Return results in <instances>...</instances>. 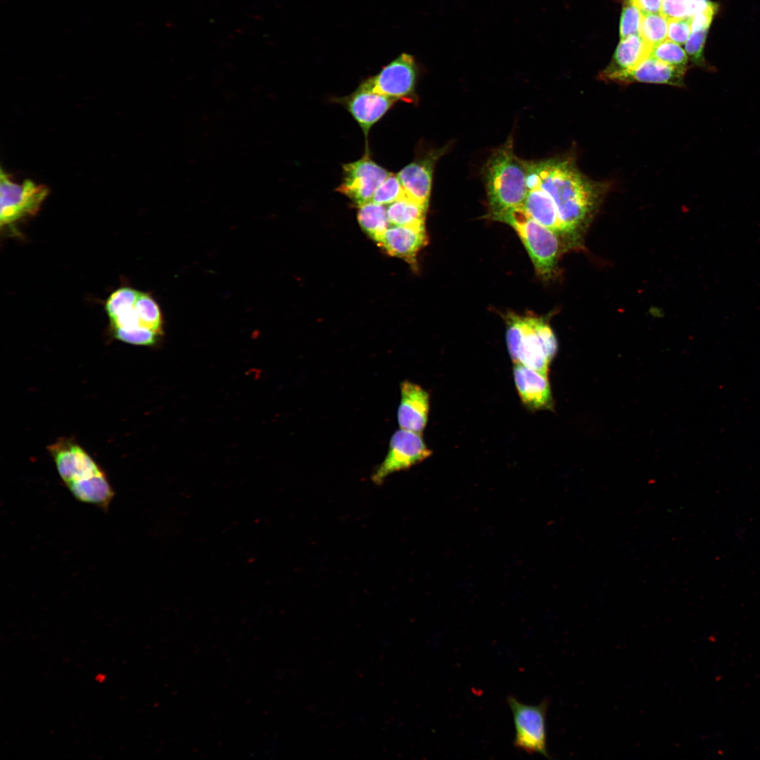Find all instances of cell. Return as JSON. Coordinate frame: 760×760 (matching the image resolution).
<instances>
[{
	"instance_id": "cell-1",
	"label": "cell",
	"mask_w": 760,
	"mask_h": 760,
	"mask_svg": "<svg viewBox=\"0 0 760 760\" xmlns=\"http://www.w3.org/2000/svg\"><path fill=\"white\" fill-rule=\"evenodd\" d=\"M528 188L539 186L552 198L566 235L574 246L595 213L605 186L588 179L569 160L551 159L526 163Z\"/></svg>"
},
{
	"instance_id": "cell-9",
	"label": "cell",
	"mask_w": 760,
	"mask_h": 760,
	"mask_svg": "<svg viewBox=\"0 0 760 760\" xmlns=\"http://www.w3.org/2000/svg\"><path fill=\"white\" fill-rule=\"evenodd\" d=\"M342 170V181L336 191L357 206L371 201L377 188L391 173L371 158L368 148L359 160L343 164Z\"/></svg>"
},
{
	"instance_id": "cell-15",
	"label": "cell",
	"mask_w": 760,
	"mask_h": 760,
	"mask_svg": "<svg viewBox=\"0 0 760 760\" xmlns=\"http://www.w3.org/2000/svg\"><path fill=\"white\" fill-rule=\"evenodd\" d=\"M400 402L397 419L400 429L422 433L429 412V394L419 385L405 380L400 383Z\"/></svg>"
},
{
	"instance_id": "cell-12",
	"label": "cell",
	"mask_w": 760,
	"mask_h": 760,
	"mask_svg": "<svg viewBox=\"0 0 760 760\" xmlns=\"http://www.w3.org/2000/svg\"><path fill=\"white\" fill-rule=\"evenodd\" d=\"M444 149L433 150L414 159L398 174L405 195L428 207L435 164Z\"/></svg>"
},
{
	"instance_id": "cell-24",
	"label": "cell",
	"mask_w": 760,
	"mask_h": 760,
	"mask_svg": "<svg viewBox=\"0 0 760 760\" xmlns=\"http://www.w3.org/2000/svg\"><path fill=\"white\" fill-rule=\"evenodd\" d=\"M709 0H663L660 12L667 19L692 18L706 8Z\"/></svg>"
},
{
	"instance_id": "cell-5",
	"label": "cell",
	"mask_w": 760,
	"mask_h": 760,
	"mask_svg": "<svg viewBox=\"0 0 760 760\" xmlns=\"http://www.w3.org/2000/svg\"><path fill=\"white\" fill-rule=\"evenodd\" d=\"M49 188L25 179L19 184L13 182L4 170L0 173V224L11 227L16 222L36 215L48 196Z\"/></svg>"
},
{
	"instance_id": "cell-31",
	"label": "cell",
	"mask_w": 760,
	"mask_h": 760,
	"mask_svg": "<svg viewBox=\"0 0 760 760\" xmlns=\"http://www.w3.org/2000/svg\"><path fill=\"white\" fill-rule=\"evenodd\" d=\"M692 18L668 19V39L683 44L691 32Z\"/></svg>"
},
{
	"instance_id": "cell-18",
	"label": "cell",
	"mask_w": 760,
	"mask_h": 760,
	"mask_svg": "<svg viewBox=\"0 0 760 760\" xmlns=\"http://www.w3.org/2000/svg\"><path fill=\"white\" fill-rule=\"evenodd\" d=\"M523 207L540 224L556 234H566L565 227L552 198L539 186L528 189Z\"/></svg>"
},
{
	"instance_id": "cell-20",
	"label": "cell",
	"mask_w": 760,
	"mask_h": 760,
	"mask_svg": "<svg viewBox=\"0 0 760 760\" xmlns=\"http://www.w3.org/2000/svg\"><path fill=\"white\" fill-rule=\"evenodd\" d=\"M427 208L404 195L388 205L386 213L391 225L424 227Z\"/></svg>"
},
{
	"instance_id": "cell-29",
	"label": "cell",
	"mask_w": 760,
	"mask_h": 760,
	"mask_svg": "<svg viewBox=\"0 0 760 760\" xmlns=\"http://www.w3.org/2000/svg\"><path fill=\"white\" fill-rule=\"evenodd\" d=\"M139 293L130 287H121L113 292L105 305L108 317L115 315L118 310L134 304Z\"/></svg>"
},
{
	"instance_id": "cell-17",
	"label": "cell",
	"mask_w": 760,
	"mask_h": 760,
	"mask_svg": "<svg viewBox=\"0 0 760 760\" xmlns=\"http://www.w3.org/2000/svg\"><path fill=\"white\" fill-rule=\"evenodd\" d=\"M652 48L640 34L621 39L609 64L600 73L599 78L634 68L650 56Z\"/></svg>"
},
{
	"instance_id": "cell-11",
	"label": "cell",
	"mask_w": 760,
	"mask_h": 760,
	"mask_svg": "<svg viewBox=\"0 0 760 760\" xmlns=\"http://www.w3.org/2000/svg\"><path fill=\"white\" fill-rule=\"evenodd\" d=\"M49 451L65 484L103 472L84 449L68 439H61L51 445Z\"/></svg>"
},
{
	"instance_id": "cell-30",
	"label": "cell",
	"mask_w": 760,
	"mask_h": 760,
	"mask_svg": "<svg viewBox=\"0 0 760 760\" xmlns=\"http://www.w3.org/2000/svg\"><path fill=\"white\" fill-rule=\"evenodd\" d=\"M113 331L115 337L123 342L143 346L154 344L157 342L159 335L146 328H139L129 331L113 329Z\"/></svg>"
},
{
	"instance_id": "cell-6",
	"label": "cell",
	"mask_w": 760,
	"mask_h": 760,
	"mask_svg": "<svg viewBox=\"0 0 760 760\" xmlns=\"http://www.w3.org/2000/svg\"><path fill=\"white\" fill-rule=\"evenodd\" d=\"M507 704L512 713L515 728L514 747L528 754H540L550 759L547 747V700L544 699L537 705H530L509 696Z\"/></svg>"
},
{
	"instance_id": "cell-26",
	"label": "cell",
	"mask_w": 760,
	"mask_h": 760,
	"mask_svg": "<svg viewBox=\"0 0 760 760\" xmlns=\"http://www.w3.org/2000/svg\"><path fill=\"white\" fill-rule=\"evenodd\" d=\"M709 27H703L691 29V32L685 42V51L688 59L695 65L709 69V65L704 57V48Z\"/></svg>"
},
{
	"instance_id": "cell-7",
	"label": "cell",
	"mask_w": 760,
	"mask_h": 760,
	"mask_svg": "<svg viewBox=\"0 0 760 760\" xmlns=\"http://www.w3.org/2000/svg\"><path fill=\"white\" fill-rule=\"evenodd\" d=\"M417 75L414 58L409 53H402L377 74L362 81L360 85L396 101L413 103L417 101Z\"/></svg>"
},
{
	"instance_id": "cell-3",
	"label": "cell",
	"mask_w": 760,
	"mask_h": 760,
	"mask_svg": "<svg viewBox=\"0 0 760 760\" xmlns=\"http://www.w3.org/2000/svg\"><path fill=\"white\" fill-rule=\"evenodd\" d=\"M484 175L490 215L523 205L528 191L526 165L515 156L512 139L491 155Z\"/></svg>"
},
{
	"instance_id": "cell-13",
	"label": "cell",
	"mask_w": 760,
	"mask_h": 760,
	"mask_svg": "<svg viewBox=\"0 0 760 760\" xmlns=\"http://www.w3.org/2000/svg\"><path fill=\"white\" fill-rule=\"evenodd\" d=\"M686 70L648 56L634 68L608 75L602 80L623 85L634 82H644L681 87L684 86V75Z\"/></svg>"
},
{
	"instance_id": "cell-10",
	"label": "cell",
	"mask_w": 760,
	"mask_h": 760,
	"mask_svg": "<svg viewBox=\"0 0 760 760\" xmlns=\"http://www.w3.org/2000/svg\"><path fill=\"white\" fill-rule=\"evenodd\" d=\"M350 113L361 127L365 138L370 128L393 106L395 100L362 85L350 94L335 98Z\"/></svg>"
},
{
	"instance_id": "cell-22",
	"label": "cell",
	"mask_w": 760,
	"mask_h": 760,
	"mask_svg": "<svg viewBox=\"0 0 760 760\" xmlns=\"http://www.w3.org/2000/svg\"><path fill=\"white\" fill-rule=\"evenodd\" d=\"M141 327L158 334L163 332V317L158 305L148 293L140 292L134 303Z\"/></svg>"
},
{
	"instance_id": "cell-16",
	"label": "cell",
	"mask_w": 760,
	"mask_h": 760,
	"mask_svg": "<svg viewBox=\"0 0 760 760\" xmlns=\"http://www.w3.org/2000/svg\"><path fill=\"white\" fill-rule=\"evenodd\" d=\"M426 242L424 227L392 226L377 243L390 255L415 265L416 255Z\"/></svg>"
},
{
	"instance_id": "cell-4",
	"label": "cell",
	"mask_w": 760,
	"mask_h": 760,
	"mask_svg": "<svg viewBox=\"0 0 760 760\" xmlns=\"http://www.w3.org/2000/svg\"><path fill=\"white\" fill-rule=\"evenodd\" d=\"M510 225L518 234L538 274L547 279L556 271L560 243L557 234L536 221L523 205L491 215Z\"/></svg>"
},
{
	"instance_id": "cell-28",
	"label": "cell",
	"mask_w": 760,
	"mask_h": 760,
	"mask_svg": "<svg viewBox=\"0 0 760 760\" xmlns=\"http://www.w3.org/2000/svg\"><path fill=\"white\" fill-rule=\"evenodd\" d=\"M404 195L405 193L398 175L391 173L377 188L372 201L380 205H389Z\"/></svg>"
},
{
	"instance_id": "cell-14",
	"label": "cell",
	"mask_w": 760,
	"mask_h": 760,
	"mask_svg": "<svg viewBox=\"0 0 760 760\" xmlns=\"http://www.w3.org/2000/svg\"><path fill=\"white\" fill-rule=\"evenodd\" d=\"M513 374L523 404L531 410H552L553 398L547 375L520 363H514Z\"/></svg>"
},
{
	"instance_id": "cell-23",
	"label": "cell",
	"mask_w": 760,
	"mask_h": 760,
	"mask_svg": "<svg viewBox=\"0 0 760 760\" xmlns=\"http://www.w3.org/2000/svg\"><path fill=\"white\" fill-rule=\"evenodd\" d=\"M668 19L661 13L643 14L640 35L653 47L666 39Z\"/></svg>"
},
{
	"instance_id": "cell-27",
	"label": "cell",
	"mask_w": 760,
	"mask_h": 760,
	"mask_svg": "<svg viewBox=\"0 0 760 760\" xmlns=\"http://www.w3.org/2000/svg\"><path fill=\"white\" fill-rule=\"evenodd\" d=\"M643 13L631 0H624L621 15L619 33L621 39L640 34Z\"/></svg>"
},
{
	"instance_id": "cell-2",
	"label": "cell",
	"mask_w": 760,
	"mask_h": 760,
	"mask_svg": "<svg viewBox=\"0 0 760 760\" xmlns=\"http://www.w3.org/2000/svg\"><path fill=\"white\" fill-rule=\"evenodd\" d=\"M507 346L514 363H520L547 376L557 351V341L541 317L514 314L507 317Z\"/></svg>"
},
{
	"instance_id": "cell-32",
	"label": "cell",
	"mask_w": 760,
	"mask_h": 760,
	"mask_svg": "<svg viewBox=\"0 0 760 760\" xmlns=\"http://www.w3.org/2000/svg\"><path fill=\"white\" fill-rule=\"evenodd\" d=\"M624 1V0H623ZM642 11L643 14L656 13L660 12L663 0H631Z\"/></svg>"
},
{
	"instance_id": "cell-19",
	"label": "cell",
	"mask_w": 760,
	"mask_h": 760,
	"mask_svg": "<svg viewBox=\"0 0 760 760\" xmlns=\"http://www.w3.org/2000/svg\"><path fill=\"white\" fill-rule=\"evenodd\" d=\"M65 485L77 500L94 505L103 509H107L115 495V492L103 471Z\"/></svg>"
},
{
	"instance_id": "cell-21",
	"label": "cell",
	"mask_w": 760,
	"mask_h": 760,
	"mask_svg": "<svg viewBox=\"0 0 760 760\" xmlns=\"http://www.w3.org/2000/svg\"><path fill=\"white\" fill-rule=\"evenodd\" d=\"M357 220L361 228L376 242L391 225L384 205L369 201L358 206Z\"/></svg>"
},
{
	"instance_id": "cell-25",
	"label": "cell",
	"mask_w": 760,
	"mask_h": 760,
	"mask_svg": "<svg viewBox=\"0 0 760 760\" xmlns=\"http://www.w3.org/2000/svg\"><path fill=\"white\" fill-rule=\"evenodd\" d=\"M650 56L672 66L687 70L688 56L676 42L666 39L652 48Z\"/></svg>"
},
{
	"instance_id": "cell-8",
	"label": "cell",
	"mask_w": 760,
	"mask_h": 760,
	"mask_svg": "<svg viewBox=\"0 0 760 760\" xmlns=\"http://www.w3.org/2000/svg\"><path fill=\"white\" fill-rule=\"evenodd\" d=\"M431 453L422 433L398 429L392 435L387 454L374 471L372 480L380 484L391 474L410 468Z\"/></svg>"
}]
</instances>
